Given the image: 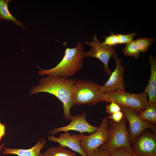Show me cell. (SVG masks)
<instances>
[{"label": "cell", "mask_w": 156, "mask_h": 156, "mask_svg": "<svg viewBox=\"0 0 156 156\" xmlns=\"http://www.w3.org/2000/svg\"><path fill=\"white\" fill-rule=\"evenodd\" d=\"M87 113L84 112L81 114L76 116L71 115L70 122L67 125L55 128L49 131L51 135L62 131L67 132L70 130H74L83 134V132L92 133L95 131L98 127L93 126L90 124L86 119Z\"/></svg>", "instance_id": "8fae6325"}, {"label": "cell", "mask_w": 156, "mask_h": 156, "mask_svg": "<svg viewBox=\"0 0 156 156\" xmlns=\"http://www.w3.org/2000/svg\"><path fill=\"white\" fill-rule=\"evenodd\" d=\"M110 103L109 104L106 106V112L107 113L110 114L121 111L119 105L114 102Z\"/></svg>", "instance_id": "603a6c76"}, {"label": "cell", "mask_w": 156, "mask_h": 156, "mask_svg": "<svg viewBox=\"0 0 156 156\" xmlns=\"http://www.w3.org/2000/svg\"><path fill=\"white\" fill-rule=\"evenodd\" d=\"M124 115L129 124V132L131 144L135 138L146 129L151 128L156 134L155 125L140 118L135 110L127 107L120 106Z\"/></svg>", "instance_id": "52a82bcc"}, {"label": "cell", "mask_w": 156, "mask_h": 156, "mask_svg": "<svg viewBox=\"0 0 156 156\" xmlns=\"http://www.w3.org/2000/svg\"><path fill=\"white\" fill-rule=\"evenodd\" d=\"M5 125L1 123L0 122V143L3 137L5 134Z\"/></svg>", "instance_id": "484cf974"}, {"label": "cell", "mask_w": 156, "mask_h": 156, "mask_svg": "<svg viewBox=\"0 0 156 156\" xmlns=\"http://www.w3.org/2000/svg\"><path fill=\"white\" fill-rule=\"evenodd\" d=\"M66 47L64 54L60 62L55 67L49 69H42L38 71L41 75L57 76L66 78L75 75L83 65V55L85 53L82 43L77 42L75 47Z\"/></svg>", "instance_id": "7a4b0ae2"}, {"label": "cell", "mask_w": 156, "mask_h": 156, "mask_svg": "<svg viewBox=\"0 0 156 156\" xmlns=\"http://www.w3.org/2000/svg\"><path fill=\"white\" fill-rule=\"evenodd\" d=\"M127 120L124 116L119 122L111 120L109 121V128L110 131L109 138L99 148L108 154L114 149L121 147L127 148L132 151L129 130L126 126Z\"/></svg>", "instance_id": "5b68a950"}, {"label": "cell", "mask_w": 156, "mask_h": 156, "mask_svg": "<svg viewBox=\"0 0 156 156\" xmlns=\"http://www.w3.org/2000/svg\"><path fill=\"white\" fill-rule=\"evenodd\" d=\"M87 156H110L109 154L99 148L88 154Z\"/></svg>", "instance_id": "d4e9b609"}, {"label": "cell", "mask_w": 156, "mask_h": 156, "mask_svg": "<svg viewBox=\"0 0 156 156\" xmlns=\"http://www.w3.org/2000/svg\"><path fill=\"white\" fill-rule=\"evenodd\" d=\"M148 60L150 64V76L144 91L148 96L149 103H156V60L151 54Z\"/></svg>", "instance_id": "5bb4252c"}, {"label": "cell", "mask_w": 156, "mask_h": 156, "mask_svg": "<svg viewBox=\"0 0 156 156\" xmlns=\"http://www.w3.org/2000/svg\"><path fill=\"white\" fill-rule=\"evenodd\" d=\"M76 80L57 76H48L39 79L38 85L32 87L29 94L46 92L56 97L63 104L64 118L70 120V109L74 105V86Z\"/></svg>", "instance_id": "6da1fadb"}, {"label": "cell", "mask_w": 156, "mask_h": 156, "mask_svg": "<svg viewBox=\"0 0 156 156\" xmlns=\"http://www.w3.org/2000/svg\"><path fill=\"white\" fill-rule=\"evenodd\" d=\"M132 156H138L133 153Z\"/></svg>", "instance_id": "83f0119b"}, {"label": "cell", "mask_w": 156, "mask_h": 156, "mask_svg": "<svg viewBox=\"0 0 156 156\" xmlns=\"http://www.w3.org/2000/svg\"><path fill=\"white\" fill-rule=\"evenodd\" d=\"M109 154L110 156H132L133 152L127 148L121 147L114 149Z\"/></svg>", "instance_id": "ffe728a7"}, {"label": "cell", "mask_w": 156, "mask_h": 156, "mask_svg": "<svg viewBox=\"0 0 156 156\" xmlns=\"http://www.w3.org/2000/svg\"><path fill=\"white\" fill-rule=\"evenodd\" d=\"M76 153L67 149L61 146L51 147L47 148L42 156H76Z\"/></svg>", "instance_id": "e0dca14e"}, {"label": "cell", "mask_w": 156, "mask_h": 156, "mask_svg": "<svg viewBox=\"0 0 156 156\" xmlns=\"http://www.w3.org/2000/svg\"><path fill=\"white\" fill-rule=\"evenodd\" d=\"M138 116L142 119L154 125L156 124V103H149L143 111L137 112Z\"/></svg>", "instance_id": "2e32d148"}, {"label": "cell", "mask_w": 156, "mask_h": 156, "mask_svg": "<svg viewBox=\"0 0 156 156\" xmlns=\"http://www.w3.org/2000/svg\"><path fill=\"white\" fill-rule=\"evenodd\" d=\"M132 144L133 153L138 156H156V134L144 131Z\"/></svg>", "instance_id": "9c48e42d"}, {"label": "cell", "mask_w": 156, "mask_h": 156, "mask_svg": "<svg viewBox=\"0 0 156 156\" xmlns=\"http://www.w3.org/2000/svg\"><path fill=\"white\" fill-rule=\"evenodd\" d=\"M92 41L89 42L85 41V43L90 46L91 49L85 52L83 57H94L97 58L103 64V68L106 73L110 75L112 72L109 68L108 62L110 57L115 52V49L103 44L95 34L92 38Z\"/></svg>", "instance_id": "ba28073f"}, {"label": "cell", "mask_w": 156, "mask_h": 156, "mask_svg": "<svg viewBox=\"0 0 156 156\" xmlns=\"http://www.w3.org/2000/svg\"><path fill=\"white\" fill-rule=\"evenodd\" d=\"M109 122L108 118L105 116L100 126L94 132L87 135L79 134L80 138V146L87 155L105 144L109 140L110 131L109 128Z\"/></svg>", "instance_id": "8992f818"}, {"label": "cell", "mask_w": 156, "mask_h": 156, "mask_svg": "<svg viewBox=\"0 0 156 156\" xmlns=\"http://www.w3.org/2000/svg\"><path fill=\"white\" fill-rule=\"evenodd\" d=\"M124 116L123 113L122 111H121L110 114L108 117L110 120L118 123L122 120Z\"/></svg>", "instance_id": "cb8c5ba5"}, {"label": "cell", "mask_w": 156, "mask_h": 156, "mask_svg": "<svg viewBox=\"0 0 156 156\" xmlns=\"http://www.w3.org/2000/svg\"><path fill=\"white\" fill-rule=\"evenodd\" d=\"M147 97L144 91L140 93L133 94L125 90L103 93L102 99L104 102H114L120 106L141 112L144 110L148 104Z\"/></svg>", "instance_id": "277c9868"}, {"label": "cell", "mask_w": 156, "mask_h": 156, "mask_svg": "<svg viewBox=\"0 0 156 156\" xmlns=\"http://www.w3.org/2000/svg\"><path fill=\"white\" fill-rule=\"evenodd\" d=\"M117 34L119 44H127L133 40V38L137 34L132 33L126 34Z\"/></svg>", "instance_id": "7402d4cb"}, {"label": "cell", "mask_w": 156, "mask_h": 156, "mask_svg": "<svg viewBox=\"0 0 156 156\" xmlns=\"http://www.w3.org/2000/svg\"><path fill=\"white\" fill-rule=\"evenodd\" d=\"M126 44L122 51L123 54L126 56L133 57L137 59L140 52L135 40H133Z\"/></svg>", "instance_id": "d6986e66"}, {"label": "cell", "mask_w": 156, "mask_h": 156, "mask_svg": "<svg viewBox=\"0 0 156 156\" xmlns=\"http://www.w3.org/2000/svg\"><path fill=\"white\" fill-rule=\"evenodd\" d=\"M11 0H0V20L6 21L10 20L14 22L15 25L27 29L22 23L17 20L10 12L8 4Z\"/></svg>", "instance_id": "9a60e30c"}, {"label": "cell", "mask_w": 156, "mask_h": 156, "mask_svg": "<svg viewBox=\"0 0 156 156\" xmlns=\"http://www.w3.org/2000/svg\"><path fill=\"white\" fill-rule=\"evenodd\" d=\"M6 143H3L2 144L0 145V156L1 155V152L2 149L4 148V145Z\"/></svg>", "instance_id": "4316f807"}, {"label": "cell", "mask_w": 156, "mask_h": 156, "mask_svg": "<svg viewBox=\"0 0 156 156\" xmlns=\"http://www.w3.org/2000/svg\"><path fill=\"white\" fill-rule=\"evenodd\" d=\"M100 86L92 81L79 80L74 86L73 103L75 105H93L104 102Z\"/></svg>", "instance_id": "3957f363"}, {"label": "cell", "mask_w": 156, "mask_h": 156, "mask_svg": "<svg viewBox=\"0 0 156 156\" xmlns=\"http://www.w3.org/2000/svg\"><path fill=\"white\" fill-rule=\"evenodd\" d=\"M104 41L102 43L105 45L109 47L116 45L119 44L118 37L117 34L111 32L110 35L105 37Z\"/></svg>", "instance_id": "44dd1931"}, {"label": "cell", "mask_w": 156, "mask_h": 156, "mask_svg": "<svg viewBox=\"0 0 156 156\" xmlns=\"http://www.w3.org/2000/svg\"><path fill=\"white\" fill-rule=\"evenodd\" d=\"M48 139L50 141L58 143L60 146L63 147L68 148L78 153L81 156H87L80 146V138L79 134L71 135L66 132L60 134L58 137L51 135L49 136Z\"/></svg>", "instance_id": "7c38bea8"}, {"label": "cell", "mask_w": 156, "mask_h": 156, "mask_svg": "<svg viewBox=\"0 0 156 156\" xmlns=\"http://www.w3.org/2000/svg\"><path fill=\"white\" fill-rule=\"evenodd\" d=\"M46 140L41 138L31 148L28 149H15L5 147L3 148L2 154H14L18 156H42L41 153L42 148L45 146Z\"/></svg>", "instance_id": "4fadbf2b"}, {"label": "cell", "mask_w": 156, "mask_h": 156, "mask_svg": "<svg viewBox=\"0 0 156 156\" xmlns=\"http://www.w3.org/2000/svg\"><path fill=\"white\" fill-rule=\"evenodd\" d=\"M134 40L140 52L145 53L149 47L155 41V38L153 37H139Z\"/></svg>", "instance_id": "ac0fdd59"}, {"label": "cell", "mask_w": 156, "mask_h": 156, "mask_svg": "<svg viewBox=\"0 0 156 156\" xmlns=\"http://www.w3.org/2000/svg\"><path fill=\"white\" fill-rule=\"evenodd\" d=\"M112 55L115 61L116 67L105 83L100 86V90L102 92L125 90L123 77L125 68L122 64L121 60L118 58L115 52Z\"/></svg>", "instance_id": "30bf717a"}]
</instances>
